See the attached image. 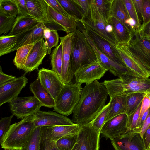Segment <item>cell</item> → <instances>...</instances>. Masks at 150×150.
Masks as SVG:
<instances>
[{
    "mask_svg": "<svg viewBox=\"0 0 150 150\" xmlns=\"http://www.w3.org/2000/svg\"><path fill=\"white\" fill-rule=\"evenodd\" d=\"M108 95L103 82L96 80L82 89L80 98L73 112L72 120L79 126L93 120L105 105Z\"/></svg>",
    "mask_w": 150,
    "mask_h": 150,
    "instance_id": "obj_1",
    "label": "cell"
},
{
    "mask_svg": "<svg viewBox=\"0 0 150 150\" xmlns=\"http://www.w3.org/2000/svg\"><path fill=\"white\" fill-rule=\"evenodd\" d=\"M35 115L28 116L11 125L1 145L4 150H20L25 145L36 128Z\"/></svg>",
    "mask_w": 150,
    "mask_h": 150,
    "instance_id": "obj_2",
    "label": "cell"
},
{
    "mask_svg": "<svg viewBox=\"0 0 150 150\" xmlns=\"http://www.w3.org/2000/svg\"><path fill=\"white\" fill-rule=\"evenodd\" d=\"M97 61L93 49L84 34L77 28L72 40L71 64L73 73L74 74L80 68Z\"/></svg>",
    "mask_w": 150,
    "mask_h": 150,
    "instance_id": "obj_3",
    "label": "cell"
},
{
    "mask_svg": "<svg viewBox=\"0 0 150 150\" xmlns=\"http://www.w3.org/2000/svg\"><path fill=\"white\" fill-rule=\"evenodd\" d=\"M82 89L81 85L76 83L64 84L55 100L54 110L64 116L72 113L79 101Z\"/></svg>",
    "mask_w": 150,
    "mask_h": 150,
    "instance_id": "obj_4",
    "label": "cell"
},
{
    "mask_svg": "<svg viewBox=\"0 0 150 150\" xmlns=\"http://www.w3.org/2000/svg\"><path fill=\"white\" fill-rule=\"evenodd\" d=\"M125 45L133 54L150 71V41L141 30L131 32V39Z\"/></svg>",
    "mask_w": 150,
    "mask_h": 150,
    "instance_id": "obj_5",
    "label": "cell"
},
{
    "mask_svg": "<svg viewBox=\"0 0 150 150\" xmlns=\"http://www.w3.org/2000/svg\"><path fill=\"white\" fill-rule=\"evenodd\" d=\"M77 27L84 34L94 51L97 61L103 67L108 69L111 73L119 78L124 75L139 77L128 67L114 62L101 52L88 36L80 23H78Z\"/></svg>",
    "mask_w": 150,
    "mask_h": 150,
    "instance_id": "obj_6",
    "label": "cell"
},
{
    "mask_svg": "<svg viewBox=\"0 0 150 150\" xmlns=\"http://www.w3.org/2000/svg\"><path fill=\"white\" fill-rule=\"evenodd\" d=\"M9 103L12 114L18 119H22L28 116L35 115L42 106L34 96L18 97Z\"/></svg>",
    "mask_w": 150,
    "mask_h": 150,
    "instance_id": "obj_7",
    "label": "cell"
},
{
    "mask_svg": "<svg viewBox=\"0 0 150 150\" xmlns=\"http://www.w3.org/2000/svg\"><path fill=\"white\" fill-rule=\"evenodd\" d=\"M100 134L91 122L80 126L77 141L80 150H99Z\"/></svg>",
    "mask_w": 150,
    "mask_h": 150,
    "instance_id": "obj_8",
    "label": "cell"
},
{
    "mask_svg": "<svg viewBox=\"0 0 150 150\" xmlns=\"http://www.w3.org/2000/svg\"><path fill=\"white\" fill-rule=\"evenodd\" d=\"M97 61L79 68L74 73L76 83L90 84L100 79L108 71Z\"/></svg>",
    "mask_w": 150,
    "mask_h": 150,
    "instance_id": "obj_9",
    "label": "cell"
},
{
    "mask_svg": "<svg viewBox=\"0 0 150 150\" xmlns=\"http://www.w3.org/2000/svg\"><path fill=\"white\" fill-rule=\"evenodd\" d=\"M128 116L126 114L116 116L104 123L100 134L110 140L126 133L128 129Z\"/></svg>",
    "mask_w": 150,
    "mask_h": 150,
    "instance_id": "obj_10",
    "label": "cell"
},
{
    "mask_svg": "<svg viewBox=\"0 0 150 150\" xmlns=\"http://www.w3.org/2000/svg\"><path fill=\"white\" fill-rule=\"evenodd\" d=\"M126 66L138 76L144 78L150 76V71L133 54L125 45H114Z\"/></svg>",
    "mask_w": 150,
    "mask_h": 150,
    "instance_id": "obj_11",
    "label": "cell"
},
{
    "mask_svg": "<svg viewBox=\"0 0 150 150\" xmlns=\"http://www.w3.org/2000/svg\"><path fill=\"white\" fill-rule=\"evenodd\" d=\"M115 150H146L139 132H128L110 140Z\"/></svg>",
    "mask_w": 150,
    "mask_h": 150,
    "instance_id": "obj_12",
    "label": "cell"
},
{
    "mask_svg": "<svg viewBox=\"0 0 150 150\" xmlns=\"http://www.w3.org/2000/svg\"><path fill=\"white\" fill-rule=\"evenodd\" d=\"M74 33H69L59 37L62 48V81L64 84L71 82L74 74L71 64L72 40Z\"/></svg>",
    "mask_w": 150,
    "mask_h": 150,
    "instance_id": "obj_13",
    "label": "cell"
},
{
    "mask_svg": "<svg viewBox=\"0 0 150 150\" xmlns=\"http://www.w3.org/2000/svg\"><path fill=\"white\" fill-rule=\"evenodd\" d=\"M26 73L0 86V106L18 97L28 83Z\"/></svg>",
    "mask_w": 150,
    "mask_h": 150,
    "instance_id": "obj_14",
    "label": "cell"
},
{
    "mask_svg": "<svg viewBox=\"0 0 150 150\" xmlns=\"http://www.w3.org/2000/svg\"><path fill=\"white\" fill-rule=\"evenodd\" d=\"M34 124L36 127L43 126L74 125L72 120L56 112L43 111L40 110L35 114Z\"/></svg>",
    "mask_w": 150,
    "mask_h": 150,
    "instance_id": "obj_15",
    "label": "cell"
},
{
    "mask_svg": "<svg viewBox=\"0 0 150 150\" xmlns=\"http://www.w3.org/2000/svg\"><path fill=\"white\" fill-rule=\"evenodd\" d=\"M82 26L88 36L101 52L112 60L127 67L114 46V45L111 44L91 29Z\"/></svg>",
    "mask_w": 150,
    "mask_h": 150,
    "instance_id": "obj_16",
    "label": "cell"
},
{
    "mask_svg": "<svg viewBox=\"0 0 150 150\" xmlns=\"http://www.w3.org/2000/svg\"><path fill=\"white\" fill-rule=\"evenodd\" d=\"M38 77L42 86L55 100L64 85L61 80L52 70L43 68L39 70Z\"/></svg>",
    "mask_w": 150,
    "mask_h": 150,
    "instance_id": "obj_17",
    "label": "cell"
},
{
    "mask_svg": "<svg viewBox=\"0 0 150 150\" xmlns=\"http://www.w3.org/2000/svg\"><path fill=\"white\" fill-rule=\"evenodd\" d=\"M79 21L83 26L92 30L111 44H117L112 27L108 23L85 16H83L82 19Z\"/></svg>",
    "mask_w": 150,
    "mask_h": 150,
    "instance_id": "obj_18",
    "label": "cell"
},
{
    "mask_svg": "<svg viewBox=\"0 0 150 150\" xmlns=\"http://www.w3.org/2000/svg\"><path fill=\"white\" fill-rule=\"evenodd\" d=\"M47 54L43 38L34 44L24 64L23 70L27 73L37 69Z\"/></svg>",
    "mask_w": 150,
    "mask_h": 150,
    "instance_id": "obj_19",
    "label": "cell"
},
{
    "mask_svg": "<svg viewBox=\"0 0 150 150\" xmlns=\"http://www.w3.org/2000/svg\"><path fill=\"white\" fill-rule=\"evenodd\" d=\"M113 1L89 0V16L88 18L108 23L112 16L111 8Z\"/></svg>",
    "mask_w": 150,
    "mask_h": 150,
    "instance_id": "obj_20",
    "label": "cell"
},
{
    "mask_svg": "<svg viewBox=\"0 0 150 150\" xmlns=\"http://www.w3.org/2000/svg\"><path fill=\"white\" fill-rule=\"evenodd\" d=\"M80 126H55L41 127V139H49L56 142L61 138L78 133Z\"/></svg>",
    "mask_w": 150,
    "mask_h": 150,
    "instance_id": "obj_21",
    "label": "cell"
},
{
    "mask_svg": "<svg viewBox=\"0 0 150 150\" xmlns=\"http://www.w3.org/2000/svg\"><path fill=\"white\" fill-rule=\"evenodd\" d=\"M45 27L42 23L40 22L36 26L16 35L18 36L17 42L12 52L23 45L34 44L44 38Z\"/></svg>",
    "mask_w": 150,
    "mask_h": 150,
    "instance_id": "obj_22",
    "label": "cell"
},
{
    "mask_svg": "<svg viewBox=\"0 0 150 150\" xmlns=\"http://www.w3.org/2000/svg\"><path fill=\"white\" fill-rule=\"evenodd\" d=\"M122 81L124 94L126 95L134 93H144L150 90V79L133 76L124 75Z\"/></svg>",
    "mask_w": 150,
    "mask_h": 150,
    "instance_id": "obj_23",
    "label": "cell"
},
{
    "mask_svg": "<svg viewBox=\"0 0 150 150\" xmlns=\"http://www.w3.org/2000/svg\"><path fill=\"white\" fill-rule=\"evenodd\" d=\"M26 5L30 14L50 29L53 27L54 22H51L47 14V4L45 0H26Z\"/></svg>",
    "mask_w": 150,
    "mask_h": 150,
    "instance_id": "obj_24",
    "label": "cell"
},
{
    "mask_svg": "<svg viewBox=\"0 0 150 150\" xmlns=\"http://www.w3.org/2000/svg\"><path fill=\"white\" fill-rule=\"evenodd\" d=\"M47 14L49 21L54 22L63 27L67 34L74 32L77 28L78 21L71 17L58 12L47 4Z\"/></svg>",
    "mask_w": 150,
    "mask_h": 150,
    "instance_id": "obj_25",
    "label": "cell"
},
{
    "mask_svg": "<svg viewBox=\"0 0 150 150\" xmlns=\"http://www.w3.org/2000/svg\"><path fill=\"white\" fill-rule=\"evenodd\" d=\"M111 13L112 16L122 23L131 32L136 30L134 23L131 19L123 0H113Z\"/></svg>",
    "mask_w": 150,
    "mask_h": 150,
    "instance_id": "obj_26",
    "label": "cell"
},
{
    "mask_svg": "<svg viewBox=\"0 0 150 150\" xmlns=\"http://www.w3.org/2000/svg\"><path fill=\"white\" fill-rule=\"evenodd\" d=\"M30 89L42 106L49 108L54 107L55 100L42 86L38 77L30 84Z\"/></svg>",
    "mask_w": 150,
    "mask_h": 150,
    "instance_id": "obj_27",
    "label": "cell"
},
{
    "mask_svg": "<svg viewBox=\"0 0 150 150\" xmlns=\"http://www.w3.org/2000/svg\"><path fill=\"white\" fill-rule=\"evenodd\" d=\"M109 24L112 27L117 45H127L131 39V32L121 22L112 16Z\"/></svg>",
    "mask_w": 150,
    "mask_h": 150,
    "instance_id": "obj_28",
    "label": "cell"
},
{
    "mask_svg": "<svg viewBox=\"0 0 150 150\" xmlns=\"http://www.w3.org/2000/svg\"><path fill=\"white\" fill-rule=\"evenodd\" d=\"M126 96L125 94L110 97L108 111L105 122L119 115L125 114Z\"/></svg>",
    "mask_w": 150,
    "mask_h": 150,
    "instance_id": "obj_29",
    "label": "cell"
},
{
    "mask_svg": "<svg viewBox=\"0 0 150 150\" xmlns=\"http://www.w3.org/2000/svg\"><path fill=\"white\" fill-rule=\"evenodd\" d=\"M40 22L30 15L17 18L13 27L7 35H16L36 26Z\"/></svg>",
    "mask_w": 150,
    "mask_h": 150,
    "instance_id": "obj_30",
    "label": "cell"
},
{
    "mask_svg": "<svg viewBox=\"0 0 150 150\" xmlns=\"http://www.w3.org/2000/svg\"><path fill=\"white\" fill-rule=\"evenodd\" d=\"M62 48L61 42L52 50L51 56L52 70L62 81Z\"/></svg>",
    "mask_w": 150,
    "mask_h": 150,
    "instance_id": "obj_31",
    "label": "cell"
},
{
    "mask_svg": "<svg viewBox=\"0 0 150 150\" xmlns=\"http://www.w3.org/2000/svg\"><path fill=\"white\" fill-rule=\"evenodd\" d=\"M126 111L128 116L136 110L144 96V93H134L126 95Z\"/></svg>",
    "mask_w": 150,
    "mask_h": 150,
    "instance_id": "obj_32",
    "label": "cell"
},
{
    "mask_svg": "<svg viewBox=\"0 0 150 150\" xmlns=\"http://www.w3.org/2000/svg\"><path fill=\"white\" fill-rule=\"evenodd\" d=\"M18 36L15 35L1 36L0 37V56L12 52L16 46Z\"/></svg>",
    "mask_w": 150,
    "mask_h": 150,
    "instance_id": "obj_33",
    "label": "cell"
},
{
    "mask_svg": "<svg viewBox=\"0 0 150 150\" xmlns=\"http://www.w3.org/2000/svg\"><path fill=\"white\" fill-rule=\"evenodd\" d=\"M34 44L24 45L17 50L13 62L17 68L23 69L26 59Z\"/></svg>",
    "mask_w": 150,
    "mask_h": 150,
    "instance_id": "obj_34",
    "label": "cell"
},
{
    "mask_svg": "<svg viewBox=\"0 0 150 150\" xmlns=\"http://www.w3.org/2000/svg\"><path fill=\"white\" fill-rule=\"evenodd\" d=\"M0 14L8 17H17L18 8L16 0H0Z\"/></svg>",
    "mask_w": 150,
    "mask_h": 150,
    "instance_id": "obj_35",
    "label": "cell"
},
{
    "mask_svg": "<svg viewBox=\"0 0 150 150\" xmlns=\"http://www.w3.org/2000/svg\"><path fill=\"white\" fill-rule=\"evenodd\" d=\"M69 15L77 21H80L83 15L73 0H58Z\"/></svg>",
    "mask_w": 150,
    "mask_h": 150,
    "instance_id": "obj_36",
    "label": "cell"
},
{
    "mask_svg": "<svg viewBox=\"0 0 150 150\" xmlns=\"http://www.w3.org/2000/svg\"><path fill=\"white\" fill-rule=\"evenodd\" d=\"M44 38L47 50V54H50L52 49L58 46L59 36L57 30H52L45 27L44 30Z\"/></svg>",
    "mask_w": 150,
    "mask_h": 150,
    "instance_id": "obj_37",
    "label": "cell"
},
{
    "mask_svg": "<svg viewBox=\"0 0 150 150\" xmlns=\"http://www.w3.org/2000/svg\"><path fill=\"white\" fill-rule=\"evenodd\" d=\"M41 136V127H36L25 146L20 150H39Z\"/></svg>",
    "mask_w": 150,
    "mask_h": 150,
    "instance_id": "obj_38",
    "label": "cell"
},
{
    "mask_svg": "<svg viewBox=\"0 0 150 150\" xmlns=\"http://www.w3.org/2000/svg\"><path fill=\"white\" fill-rule=\"evenodd\" d=\"M78 133L64 136L56 142L59 150H72L77 143Z\"/></svg>",
    "mask_w": 150,
    "mask_h": 150,
    "instance_id": "obj_39",
    "label": "cell"
},
{
    "mask_svg": "<svg viewBox=\"0 0 150 150\" xmlns=\"http://www.w3.org/2000/svg\"><path fill=\"white\" fill-rule=\"evenodd\" d=\"M110 105L109 102L105 105L94 119L91 122L92 126L100 133L101 129L105 122Z\"/></svg>",
    "mask_w": 150,
    "mask_h": 150,
    "instance_id": "obj_40",
    "label": "cell"
},
{
    "mask_svg": "<svg viewBox=\"0 0 150 150\" xmlns=\"http://www.w3.org/2000/svg\"><path fill=\"white\" fill-rule=\"evenodd\" d=\"M17 19V17H8L0 14V35L10 31Z\"/></svg>",
    "mask_w": 150,
    "mask_h": 150,
    "instance_id": "obj_41",
    "label": "cell"
},
{
    "mask_svg": "<svg viewBox=\"0 0 150 150\" xmlns=\"http://www.w3.org/2000/svg\"><path fill=\"white\" fill-rule=\"evenodd\" d=\"M131 19L134 22L135 28L139 30L141 26L132 0H123Z\"/></svg>",
    "mask_w": 150,
    "mask_h": 150,
    "instance_id": "obj_42",
    "label": "cell"
},
{
    "mask_svg": "<svg viewBox=\"0 0 150 150\" xmlns=\"http://www.w3.org/2000/svg\"><path fill=\"white\" fill-rule=\"evenodd\" d=\"M142 103V102L139 104L137 108L133 113L128 116V129L126 132H135L139 116Z\"/></svg>",
    "mask_w": 150,
    "mask_h": 150,
    "instance_id": "obj_43",
    "label": "cell"
},
{
    "mask_svg": "<svg viewBox=\"0 0 150 150\" xmlns=\"http://www.w3.org/2000/svg\"><path fill=\"white\" fill-rule=\"evenodd\" d=\"M14 115L2 118L0 120V143L1 144L6 133L9 129L11 120Z\"/></svg>",
    "mask_w": 150,
    "mask_h": 150,
    "instance_id": "obj_44",
    "label": "cell"
},
{
    "mask_svg": "<svg viewBox=\"0 0 150 150\" xmlns=\"http://www.w3.org/2000/svg\"><path fill=\"white\" fill-rule=\"evenodd\" d=\"M142 14L143 23L139 29L150 22V0H143Z\"/></svg>",
    "mask_w": 150,
    "mask_h": 150,
    "instance_id": "obj_45",
    "label": "cell"
},
{
    "mask_svg": "<svg viewBox=\"0 0 150 150\" xmlns=\"http://www.w3.org/2000/svg\"><path fill=\"white\" fill-rule=\"evenodd\" d=\"M83 16H89V0H73Z\"/></svg>",
    "mask_w": 150,
    "mask_h": 150,
    "instance_id": "obj_46",
    "label": "cell"
},
{
    "mask_svg": "<svg viewBox=\"0 0 150 150\" xmlns=\"http://www.w3.org/2000/svg\"><path fill=\"white\" fill-rule=\"evenodd\" d=\"M150 108V100L146 96H144L142 101L139 116L135 132L140 133V130L139 128V125L142 117L144 112Z\"/></svg>",
    "mask_w": 150,
    "mask_h": 150,
    "instance_id": "obj_47",
    "label": "cell"
},
{
    "mask_svg": "<svg viewBox=\"0 0 150 150\" xmlns=\"http://www.w3.org/2000/svg\"><path fill=\"white\" fill-rule=\"evenodd\" d=\"M39 150H59L56 142L49 139H41Z\"/></svg>",
    "mask_w": 150,
    "mask_h": 150,
    "instance_id": "obj_48",
    "label": "cell"
},
{
    "mask_svg": "<svg viewBox=\"0 0 150 150\" xmlns=\"http://www.w3.org/2000/svg\"><path fill=\"white\" fill-rule=\"evenodd\" d=\"M45 0L48 5L51 7L56 11L65 16L71 17L65 11L58 0Z\"/></svg>",
    "mask_w": 150,
    "mask_h": 150,
    "instance_id": "obj_49",
    "label": "cell"
},
{
    "mask_svg": "<svg viewBox=\"0 0 150 150\" xmlns=\"http://www.w3.org/2000/svg\"><path fill=\"white\" fill-rule=\"evenodd\" d=\"M16 1L18 8V14L17 18L30 15L26 5V0Z\"/></svg>",
    "mask_w": 150,
    "mask_h": 150,
    "instance_id": "obj_50",
    "label": "cell"
},
{
    "mask_svg": "<svg viewBox=\"0 0 150 150\" xmlns=\"http://www.w3.org/2000/svg\"><path fill=\"white\" fill-rule=\"evenodd\" d=\"M141 26L143 23L142 14L143 0H132Z\"/></svg>",
    "mask_w": 150,
    "mask_h": 150,
    "instance_id": "obj_51",
    "label": "cell"
},
{
    "mask_svg": "<svg viewBox=\"0 0 150 150\" xmlns=\"http://www.w3.org/2000/svg\"><path fill=\"white\" fill-rule=\"evenodd\" d=\"M15 76L7 75L3 72L2 68H0V86L16 78Z\"/></svg>",
    "mask_w": 150,
    "mask_h": 150,
    "instance_id": "obj_52",
    "label": "cell"
},
{
    "mask_svg": "<svg viewBox=\"0 0 150 150\" xmlns=\"http://www.w3.org/2000/svg\"><path fill=\"white\" fill-rule=\"evenodd\" d=\"M146 150H150V125L142 136Z\"/></svg>",
    "mask_w": 150,
    "mask_h": 150,
    "instance_id": "obj_53",
    "label": "cell"
},
{
    "mask_svg": "<svg viewBox=\"0 0 150 150\" xmlns=\"http://www.w3.org/2000/svg\"><path fill=\"white\" fill-rule=\"evenodd\" d=\"M150 125V108L149 113L147 117L144 121L140 133L142 136Z\"/></svg>",
    "mask_w": 150,
    "mask_h": 150,
    "instance_id": "obj_54",
    "label": "cell"
},
{
    "mask_svg": "<svg viewBox=\"0 0 150 150\" xmlns=\"http://www.w3.org/2000/svg\"><path fill=\"white\" fill-rule=\"evenodd\" d=\"M150 108L147 110L144 114L142 117L139 125V128L140 131L143 123L149 113Z\"/></svg>",
    "mask_w": 150,
    "mask_h": 150,
    "instance_id": "obj_55",
    "label": "cell"
},
{
    "mask_svg": "<svg viewBox=\"0 0 150 150\" xmlns=\"http://www.w3.org/2000/svg\"><path fill=\"white\" fill-rule=\"evenodd\" d=\"M141 30L143 32L146 39L150 41V28L145 30Z\"/></svg>",
    "mask_w": 150,
    "mask_h": 150,
    "instance_id": "obj_56",
    "label": "cell"
},
{
    "mask_svg": "<svg viewBox=\"0 0 150 150\" xmlns=\"http://www.w3.org/2000/svg\"><path fill=\"white\" fill-rule=\"evenodd\" d=\"M144 96H146L150 100V90L144 93Z\"/></svg>",
    "mask_w": 150,
    "mask_h": 150,
    "instance_id": "obj_57",
    "label": "cell"
},
{
    "mask_svg": "<svg viewBox=\"0 0 150 150\" xmlns=\"http://www.w3.org/2000/svg\"><path fill=\"white\" fill-rule=\"evenodd\" d=\"M150 28V22L147 24L146 25L144 28L141 29H139L140 30H143L147 29Z\"/></svg>",
    "mask_w": 150,
    "mask_h": 150,
    "instance_id": "obj_58",
    "label": "cell"
},
{
    "mask_svg": "<svg viewBox=\"0 0 150 150\" xmlns=\"http://www.w3.org/2000/svg\"><path fill=\"white\" fill-rule=\"evenodd\" d=\"M72 150H80V148L79 144L76 143Z\"/></svg>",
    "mask_w": 150,
    "mask_h": 150,
    "instance_id": "obj_59",
    "label": "cell"
},
{
    "mask_svg": "<svg viewBox=\"0 0 150 150\" xmlns=\"http://www.w3.org/2000/svg\"><path fill=\"white\" fill-rule=\"evenodd\" d=\"M5 150H10V149H7Z\"/></svg>",
    "mask_w": 150,
    "mask_h": 150,
    "instance_id": "obj_60",
    "label": "cell"
},
{
    "mask_svg": "<svg viewBox=\"0 0 150 150\" xmlns=\"http://www.w3.org/2000/svg\"></svg>",
    "mask_w": 150,
    "mask_h": 150,
    "instance_id": "obj_61",
    "label": "cell"
}]
</instances>
